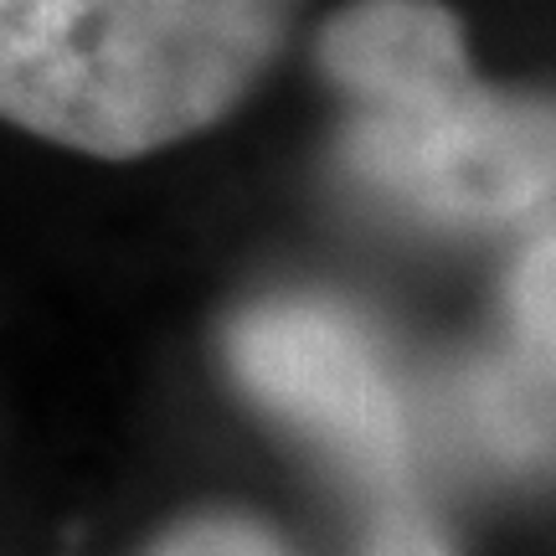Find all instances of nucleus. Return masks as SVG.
<instances>
[{
	"label": "nucleus",
	"mask_w": 556,
	"mask_h": 556,
	"mask_svg": "<svg viewBox=\"0 0 556 556\" xmlns=\"http://www.w3.org/2000/svg\"><path fill=\"white\" fill-rule=\"evenodd\" d=\"M315 67L340 165L402 217L510 227L556 206V93L479 78L448 0H345L315 26Z\"/></svg>",
	"instance_id": "1"
},
{
	"label": "nucleus",
	"mask_w": 556,
	"mask_h": 556,
	"mask_svg": "<svg viewBox=\"0 0 556 556\" xmlns=\"http://www.w3.org/2000/svg\"><path fill=\"white\" fill-rule=\"evenodd\" d=\"M304 0H0V124L93 160L217 129L268 78Z\"/></svg>",
	"instance_id": "2"
},
{
	"label": "nucleus",
	"mask_w": 556,
	"mask_h": 556,
	"mask_svg": "<svg viewBox=\"0 0 556 556\" xmlns=\"http://www.w3.org/2000/svg\"><path fill=\"white\" fill-rule=\"evenodd\" d=\"M227 356L263 407L299 422L361 484L402 505L407 417L387 361L361 325L325 304H263L232 325Z\"/></svg>",
	"instance_id": "3"
},
{
	"label": "nucleus",
	"mask_w": 556,
	"mask_h": 556,
	"mask_svg": "<svg viewBox=\"0 0 556 556\" xmlns=\"http://www.w3.org/2000/svg\"><path fill=\"white\" fill-rule=\"evenodd\" d=\"M484 428L516 458L556 448V232L510 274L505 356L484 387Z\"/></svg>",
	"instance_id": "4"
},
{
	"label": "nucleus",
	"mask_w": 556,
	"mask_h": 556,
	"mask_svg": "<svg viewBox=\"0 0 556 556\" xmlns=\"http://www.w3.org/2000/svg\"><path fill=\"white\" fill-rule=\"evenodd\" d=\"M150 556H289L268 531H258L253 520H191L160 541Z\"/></svg>",
	"instance_id": "5"
},
{
	"label": "nucleus",
	"mask_w": 556,
	"mask_h": 556,
	"mask_svg": "<svg viewBox=\"0 0 556 556\" xmlns=\"http://www.w3.org/2000/svg\"><path fill=\"white\" fill-rule=\"evenodd\" d=\"M371 556H454L448 541L433 531V520H422L413 505H387L371 536Z\"/></svg>",
	"instance_id": "6"
}]
</instances>
